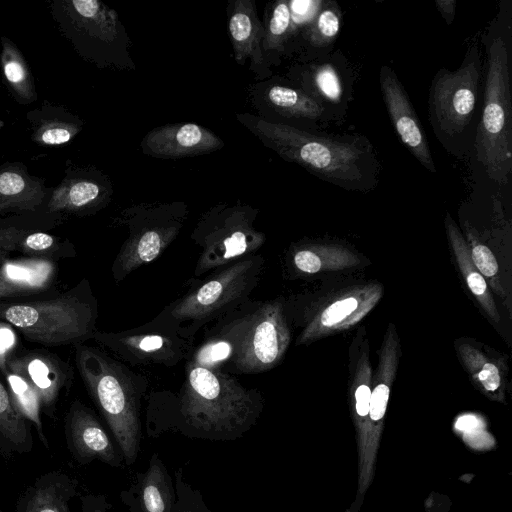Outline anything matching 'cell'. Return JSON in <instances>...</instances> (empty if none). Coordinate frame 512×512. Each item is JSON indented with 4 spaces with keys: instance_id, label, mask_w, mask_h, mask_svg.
<instances>
[{
    "instance_id": "1",
    "label": "cell",
    "mask_w": 512,
    "mask_h": 512,
    "mask_svg": "<svg viewBox=\"0 0 512 512\" xmlns=\"http://www.w3.org/2000/svg\"><path fill=\"white\" fill-rule=\"evenodd\" d=\"M238 118L265 146L326 182L350 191L377 185V159L365 138L316 135L250 115Z\"/></svg>"
},
{
    "instance_id": "2",
    "label": "cell",
    "mask_w": 512,
    "mask_h": 512,
    "mask_svg": "<svg viewBox=\"0 0 512 512\" xmlns=\"http://www.w3.org/2000/svg\"><path fill=\"white\" fill-rule=\"evenodd\" d=\"M262 409L257 390L220 371L189 363L172 429L191 438L233 441L256 424Z\"/></svg>"
},
{
    "instance_id": "3",
    "label": "cell",
    "mask_w": 512,
    "mask_h": 512,
    "mask_svg": "<svg viewBox=\"0 0 512 512\" xmlns=\"http://www.w3.org/2000/svg\"><path fill=\"white\" fill-rule=\"evenodd\" d=\"M97 317V299L86 278L61 293L0 300V321L46 347L75 346L93 339Z\"/></svg>"
},
{
    "instance_id": "4",
    "label": "cell",
    "mask_w": 512,
    "mask_h": 512,
    "mask_svg": "<svg viewBox=\"0 0 512 512\" xmlns=\"http://www.w3.org/2000/svg\"><path fill=\"white\" fill-rule=\"evenodd\" d=\"M73 347L76 368L121 450L125 465L134 464L142 440L140 408L144 388L103 349L85 344Z\"/></svg>"
},
{
    "instance_id": "5",
    "label": "cell",
    "mask_w": 512,
    "mask_h": 512,
    "mask_svg": "<svg viewBox=\"0 0 512 512\" xmlns=\"http://www.w3.org/2000/svg\"><path fill=\"white\" fill-rule=\"evenodd\" d=\"M487 71L482 115L475 137L478 161L488 177L504 185L512 170V109L509 50L500 35L486 40Z\"/></svg>"
},
{
    "instance_id": "6",
    "label": "cell",
    "mask_w": 512,
    "mask_h": 512,
    "mask_svg": "<svg viewBox=\"0 0 512 512\" xmlns=\"http://www.w3.org/2000/svg\"><path fill=\"white\" fill-rule=\"evenodd\" d=\"M481 72L478 47L471 45L458 69H440L433 77L428 114L431 126L442 142L461 136L470 125L477 104Z\"/></svg>"
},
{
    "instance_id": "7",
    "label": "cell",
    "mask_w": 512,
    "mask_h": 512,
    "mask_svg": "<svg viewBox=\"0 0 512 512\" xmlns=\"http://www.w3.org/2000/svg\"><path fill=\"white\" fill-rule=\"evenodd\" d=\"M234 342L231 362L240 373L271 369L284 356L290 331L279 302H269L240 321L230 332Z\"/></svg>"
},
{
    "instance_id": "8",
    "label": "cell",
    "mask_w": 512,
    "mask_h": 512,
    "mask_svg": "<svg viewBox=\"0 0 512 512\" xmlns=\"http://www.w3.org/2000/svg\"><path fill=\"white\" fill-rule=\"evenodd\" d=\"M262 261L259 256L243 258L221 270L173 306L171 323L201 322L243 300L256 284Z\"/></svg>"
},
{
    "instance_id": "9",
    "label": "cell",
    "mask_w": 512,
    "mask_h": 512,
    "mask_svg": "<svg viewBox=\"0 0 512 512\" xmlns=\"http://www.w3.org/2000/svg\"><path fill=\"white\" fill-rule=\"evenodd\" d=\"M193 237L202 247L195 275L224 266L259 249L265 241L242 210H232L200 223Z\"/></svg>"
},
{
    "instance_id": "10",
    "label": "cell",
    "mask_w": 512,
    "mask_h": 512,
    "mask_svg": "<svg viewBox=\"0 0 512 512\" xmlns=\"http://www.w3.org/2000/svg\"><path fill=\"white\" fill-rule=\"evenodd\" d=\"M169 323L150 324L122 332L96 331L93 340L126 362L135 365L159 364L173 366L189 350L190 340L180 335Z\"/></svg>"
},
{
    "instance_id": "11",
    "label": "cell",
    "mask_w": 512,
    "mask_h": 512,
    "mask_svg": "<svg viewBox=\"0 0 512 512\" xmlns=\"http://www.w3.org/2000/svg\"><path fill=\"white\" fill-rule=\"evenodd\" d=\"M67 448L79 465L98 460L111 467H121L124 457L94 412L83 402L74 399L64 420Z\"/></svg>"
},
{
    "instance_id": "12",
    "label": "cell",
    "mask_w": 512,
    "mask_h": 512,
    "mask_svg": "<svg viewBox=\"0 0 512 512\" xmlns=\"http://www.w3.org/2000/svg\"><path fill=\"white\" fill-rule=\"evenodd\" d=\"M7 368L25 376L38 391L42 412L54 418L62 393H68L74 380L73 367L47 349L16 352Z\"/></svg>"
},
{
    "instance_id": "13",
    "label": "cell",
    "mask_w": 512,
    "mask_h": 512,
    "mask_svg": "<svg viewBox=\"0 0 512 512\" xmlns=\"http://www.w3.org/2000/svg\"><path fill=\"white\" fill-rule=\"evenodd\" d=\"M379 81L383 101L399 139L424 168L431 173H436L425 132L394 70L387 65H382Z\"/></svg>"
},
{
    "instance_id": "14",
    "label": "cell",
    "mask_w": 512,
    "mask_h": 512,
    "mask_svg": "<svg viewBox=\"0 0 512 512\" xmlns=\"http://www.w3.org/2000/svg\"><path fill=\"white\" fill-rule=\"evenodd\" d=\"M381 296L379 284L353 288L320 310L303 330L298 343L314 341L356 325L374 308Z\"/></svg>"
},
{
    "instance_id": "15",
    "label": "cell",
    "mask_w": 512,
    "mask_h": 512,
    "mask_svg": "<svg viewBox=\"0 0 512 512\" xmlns=\"http://www.w3.org/2000/svg\"><path fill=\"white\" fill-rule=\"evenodd\" d=\"M223 146L211 131L197 124H169L152 129L141 143L142 151L152 157L178 159L210 153Z\"/></svg>"
},
{
    "instance_id": "16",
    "label": "cell",
    "mask_w": 512,
    "mask_h": 512,
    "mask_svg": "<svg viewBox=\"0 0 512 512\" xmlns=\"http://www.w3.org/2000/svg\"><path fill=\"white\" fill-rule=\"evenodd\" d=\"M120 499L130 512H173L176 491L174 479L166 465L154 452L146 471L137 473Z\"/></svg>"
},
{
    "instance_id": "17",
    "label": "cell",
    "mask_w": 512,
    "mask_h": 512,
    "mask_svg": "<svg viewBox=\"0 0 512 512\" xmlns=\"http://www.w3.org/2000/svg\"><path fill=\"white\" fill-rule=\"evenodd\" d=\"M43 229L41 225L27 221L0 224V247L9 254L18 252L25 257L55 262L76 256V249L68 239L49 234Z\"/></svg>"
},
{
    "instance_id": "18",
    "label": "cell",
    "mask_w": 512,
    "mask_h": 512,
    "mask_svg": "<svg viewBox=\"0 0 512 512\" xmlns=\"http://www.w3.org/2000/svg\"><path fill=\"white\" fill-rule=\"evenodd\" d=\"M78 484L63 471L46 472L19 495L15 512H71L70 501L77 495Z\"/></svg>"
},
{
    "instance_id": "19",
    "label": "cell",
    "mask_w": 512,
    "mask_h": 512,
    "mask_svg": "<svg viewBox=\"0 0 512 512\" xmlns=\"http://www.w3.org/2000/svg\"><path fill=\"white\" fill-rule=\"evenodd\" d=\"M178 232V225L167 224L144 227L131 235L113 263L114 280L118 282L136 268L155 260Z\"/></svg>"
},
{
    "instance_id": "20",
    "label": "cell",
    "mask_w": 512,
    "mask_h": 512,
    "mask_svg": "<svg viewBox=\"0 0 512 512\" xmlns=\"http://www.w3.org/2000/svg\"><path fill=\"white\" fill-rule=\"evenodd\" d=\"M58 275L55 261L34 258H7L0 263V281L22 298L49 292Z\"/></svg>"
},
{
    "instance_id": "21",
    "label": "cell",
    "mask_w": 512,
    "mask_h": 512,
    "mask_svg": "<svg viewBox=\"0 0 512 512\" xmlns=\"http://www.w3.org/2000/svg\"><path fill=\"white\" fill-rule=\"evenodd\" d=\"M45 194L42 184L32 180L23 169H0V215L36 212Z\"/></svg>"
},
{
    "instance_id": "22",
    "label": "cell",
    "mask_w": 512,
    "mask_h": 512,
    "mask_svg": "<svg viewBox=\"0 0 512 512\" xmlns=\"http://www.w3.org/2000/svg\"><path fill=\"white\" fill-rule=\"evenodd\" d=\"M228 28L237 62L242 64L249 57L254 64H261L260 42L263 41L264 28L251 1L235 2Z\"/></svg>"
},
{
    "instance_id": "23",
    "label": "cell",
    "mask_w": 512,
    "mask_h": 512,
    "mask_svg": "<svg viewBox=\"0 0 512 512\" xmlns=\"http://www.w3.org/2000/svg\"><path fill=\"white\" fill-rule=\"evenodd\" d=\"M445 227L450 245L453 249L459 269L467 286L484 311L495 322H500V314L489 291L485 278L474 266L468 245L449 214L445 218Z\"/></svg>"
},
{
    "instance_id": "24",
    "label": "cell",
    "mask_w": 512,
    "mask_h": 512,
    "mask_svg": "<svg viewBox=\"0 0 512 512\" xmlns=\"http://www.w3.org/2000/svg\"><path fill=\"white\" fill-rule=\"evenodd\" d=\"M33 445L31 424L16 411L0 380V454L5 458L26 454Z\"/></svg>"
},
{
    "instance_id": "25",
    "label": "cell",
    "mask_w": 512,
    "mask_h": 512,
    "mask_svg": "<svg viewBox=\"0 0 512 512\" xmlns=\"http://www.w3.org/2000/svg\"><path fill=\"white\" fill-rule=\"evenodd\" d=\"M2 376L5 379L6 388L14 408L30 424H33L41 442L46 448H49L48 440L43 431L41 398L38 391L25 376L18 372L7 368Z\"/></svg>"
},
{
    "instance_id": "26",
    "label": "cell",
    "mask_w": 512,
    "mask_h": 512,
    "mask_svg": "<svg viewBox=\"0 0 512 512\" xmlns=\"http://www.w3.org/2000/svg\"><path fill=\"white\" fill-rule=\"evenodd\" d=\"M297 270L315 274L323 270L342 269L358 263V258L338 246H307L298 249L293 256Z\"/></svg>"
},
{
    "instance_id": "27",
    "label": "cell",
    "mask_w": 512,
    "mask_h": 512,
    "mask_svg": "<svg viewBox=\"0 0 512 512\" xmlns=\"http://www.w3.org/2000/svg\"><path fill=\"white\" fill-rule=\"evenodd\" d=\"M101 195L100 187L93 181L78 179L58 188L47 204V213L80 214L93 207Z\"/></svg>"
},
{
    "instance_id": "28",
    "label": "cell",
    "mask_w": 512,
    "mask_h": 512,
    "mask_svg": "<svg viewBox=\"0 0 512 512\" xmlns=\"http://www.w3.org/2000/svg\"><path fill=\"white\" fill-rule=\"evenodd\" d=\"M267 98L285 116L317 120L325 113V107L317 98L294 88L273 86L269 89Z\"/></svg>"
},
{
    "instance_id": "29",
    "label": "cell",
    "mask_w": 512,
    "mask_h": 512,
    "mask_svg": "<svg viewBox=\"0 0 512 512\" xmlns=\"http://www.w3.org/2000/svg\"><path fill=\"white\" fill-rule=\"evenodd\" d=\"M458 350L473 380L487 393H497L503 384L497 364L468 344L459 346Z\"/></svg>"
},
{
    "instance_id": "30",
    "label": "cell",
    "mask_w": 512,
    "mask_h": 512,
    "mask_svg": "<svg viewBox=\"0 0 512 512\" xmlns=\"http://www.w3.org/2000/svg\"><path fill=\"white\" fill-rule=\"evenodd\" d=\"M4 75L17 95L31 101L35 97L32 77L18 51L7 43L2 53Z\"/></svg>"
},
{
    "instance_id": "31",
    "label": "cell",
    "mask_w": 512,
    "mask_h": 512,
    "mask_svg": "<svg viewBox=\"0 0 512 512\" xmlns=\"http://www.w3.org/2000/svg\"><path fill=\"white\" fill-rule=\"evenodd\" d=\"M309 28V41L315 47H326L337 37L341 26V12L334 2H323Z\"/></svg>"
},
{
    "instance_id": "32",
    "label": "cell",
    "mask_w": 512,
    "mask_h": 512,
    "mask_svg": "<svg viewBox=\"0 0 512 512\" xmlns=\"http://www.w3.org/2000/svg\"><path fill=\"white\" fill-rule=\"evenodd\" d=\"M466 243L474 266L484 278L490 280L492 287L497 293L504 297V292L499 281V266L492 251L481 243L475 235L473 228L465 224Z\"/></svg>"
},
{
    "instance_id": "33",
    "label": "cell",
    "mask_w": 512,
    "mask_h": 512,
    "mask_svg": "<svg viewBox=\"0 0 512 512\" xmlns=\"http://www.w3.org/2000/svg\"><path fill=\"white\" fill-rule=\"evenodd\" d=\"M289 2L279 1L275 4L269 22L264 29L262 47L265 51L281 50L291 27Z\"/></svg>"
},
{
    "instance_id": "34",
    "label": "cell",
    "mask_w": 512,
    "mask_h": 512,
    "mask_svg": "<svg viewBox=\"0 0 512 512\" xmlns=\"http://www.w3.org/2000/svg\"><path fill=\"white\" fill-rule=\"evenodd\" d=\"M234 352L232 336L213 339L202 345L193 355L191 364L215 370L220 364L231 360Z\"/></svg>"
},
{
    "instance_id": "35",
    "label": "cell",
    "mask_w": 512,
    "mask_h": 512,
    "mask_svg": "<svg viewBox=\"0 0 512 512\" xmlns=\"http://www.w3.org/2000/svg\"><path fill=\"white\" fill-rule=\"evenodd\" d=\"M174 483L176 500L173 512H211L200 491L185 480L182 467L174 472Z\"/></svg>"
},
{
    "instance_id": "36",
    "label": "cell",
    "mask_w": 512,
    "mask_h": 512,
    "mask_svg": "<svg viewBox=\"0 0 512 512\" xmlns=\"http://www.w3.org/2000/svg\"><path fill=\"white\" fill-rule=\"evenodd\" d=\"M313 84L323 99L330 102H339L342 99V82L333 66H318L313 74Z\"/></svg>"
},
{
    "instance_id": "37",
    "label": "cell",
    "mask_w": 512,
    "mask_h": 512,
    "mask_svg": "<svg viewBox=\"0 0 512 512\" xmlns=\"http://www.w3.org/2000/svg\"><path fill=\"white\" fill-rule=\"evenodd\" d=\"M18 338L14 328L0 321V373L7 371L8 360L17 352Z\"/></svg>"
},
{
    "instance_id": "38",
    "label": "cell",
    "mask_w": 512,
    "mask_h": 512,
    "mask_svg": "<svg viewBox=\"0 0 512 512\" xmlns=\"http://www.w3.org/2000/svg\"><path fill=\"white\" fill-rule=\"evenodd\" d=\"M75 132L71 125L51 123L40 128L37 138L46 145H60L69 142Z\"/></svg>"
},
{
    "instance_id": "39",
    "label": "cell",
    "mask_w": 512,
    "mask_h": 512,
    "mask_svg": "<svg viewBox=\"0 0 512 512\" xmlns=\"http://www.w3.org/2000/svg\"><path fill=\"white\" fill-rule=\"evenodd\" d=\"M322 1H292L289 2L291 12V23L295 19L297 22H302L310 17L316 15L321 8Z\"/></svg>"
},
{
    "instance_id": "40",
    "label": "cell",
    "mask_w": 512,
    "mask_h": 512,
    "mask_svg": "<svg viewBox=\"0 0 512 512\" xmlns=\"http://www.w3.org/2000/svg\"><path fill=\"white\" fill-rule=\"evenodd\" d=\"M82 512H110L112 505L102 494H85L80 497Z\"/></svg>"
},
{
    "instance_id": "41",
    "label": "cell",
    "mask_w": 512,
    "mask_h": 512,
    "mask_svg": "<svg viewBox=\"0 0 512 512\" xmlns=\"http://www.w3.org/2000/svg\"><path fill=\"white\" fill-rule=\"evenodd\" d=\"M465 440L477 449L489 447L493 443L490 435L480 430L466 434Z\"/></svg>"
},
{
    "instance_id": "42",
    "label": "cell",
    "mask_w": 512,
    "mask_h": 512,
    "mask_svg": "<svg viewBox=\"0 0 512 512\" xmlns=\"http://www.w3.org/2000/svg\"><path fill=\"white\" fill-rule=\"evenodd\" d=\"M437 10L440 12L444 20L450 25L456 14V1L454 0H437L435 1Z\"/></svg>"
},
{
    "instance_id": "43",
    "label": "cell",
    "mask_w": 512,
    "mask_h": 512,
    "mask_svg": "<svg viewBox=\"0 0 512 512\" xmlns=\"http://www.w3.org/2000/svg\"><path fill=\"white\" fill-rule=\"evenodd\" d=\"M455 426L458 430L465 432V434H468L476 430H479L480 423L476 417L472 415H466L459 418Z\"/></svg>"
},
{
    "instance_id": "44",
    "label": "cell",
    "mask_w": 512,
    "mask_h": 512,
    "mask_svg": "<svg viewBox=\"0 0 512 512\" xmlns=\"http://www.w3.org/2000/svg\"><path fill=\"white\" fill-rule=\"evenodd\" d=\"M22 298V296L15 291L14 289L6 286L0 281V300L2 299H17Z\"/></svg>"
},
{
    "instance_id": "45",
    "label": "cell",
    "mask_w": 512,
    "mask_h": 512,
    "mask_svg": "<svg viewBox=\"0 0 512 512\" xmlns=\"http://www.w3.org/2000/svg\"><path fill=\"white\" fill-rule=\"evenodd\" d=\"M9 257V253L0 247V263Z\"/></svg>"
}]
</instances>
